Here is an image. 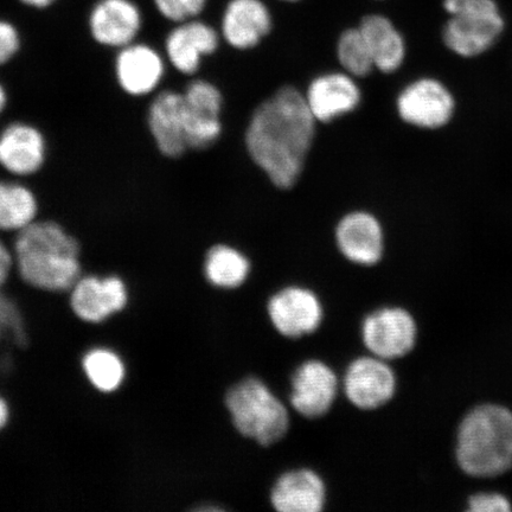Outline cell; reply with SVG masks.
<instances>
[{
    "instance_id": "6da1fadb",
    "label": "cell",
    "mask_w": 512,
    "mask_h": 512,
    "mask_svg": "<svg viewBox=\"0 0 512 512\" xmlns=\"http://www.w3.org/2000/svg\"><path fill=\"white\" fill-rule=\"evenodd\" d=\"M316 123L305 96L293 87L280 88L256 108L247 128V149L275 187L290 189L298 182Z\"/></svg>"
},
{
    "instance_id": "7a4b0ae2",
    "label": "cell",
    "mask_w": 512,
    "mask_h": 512,
    "mask_svg": "<svg viewBox=\"0 0 512 512\" xmlns=\"http://www.w3.org/2000/svg\"><path fill=\"white\" fill-rule=\"evenodd\" d=\"M15 262L25 283L60 292L81 278V246L59 222L37 220L17 233Z\"/></svg>"
},
{
    "instance_id": "3957f363",
    "label": "cell",
    "mask_w": 512,
    "mask_h": 512,
    "mask_svg": "<svg viewBox=\"0 0 512 512\" xmlns=\"http://www.w3.org/2000/svg\"><path fill=\"white\" fill-rule=\"evenodd\" d=\"M457 458L475 477H495L511 469L512 413L494 405L473 409L459 428Z\"/></svg>"
},
{
    "instance_id": "277c9868",
    "label": "cell",
    "mask_w": 512,
    "mask_h": 512,
    "mask_svg": "<svg viewBox=\"0 0 512 512\" xmlns=\"http://www.w3.org/2000/svg\"><path fill=\"white\" fill-rule=\"evenodd\" d=\"M224 403L235 430L260 446L279 443L290 430L285 403L258 377L249 376L233 384Z\"/></svg>"
},
{
    "instance_id": "5b68a950",
    "label": "cell",
    "mask_w": 512,
    "mask_h": 512,
    "mask_svg": "<svg viewBox=\"0 0 512 512\" xmlns=\"http://www.w3.org/2000/svg\"><path fill=\"white\" fill-rule=\"evenodd\" d=\"M448 19L443 40L452 53L477 57L494 48L504 31L496 0H444Z\"/></svg>"
},
{
    "instance_id": "8992f818",
    "label": "cell",
    "mask_w": 512,
    "mask_h": 512,
    "mask_svg": "<svg viewBox=\"0 0 512 512\" xmlns=\"http://www.w3.org/2000/svg\"><path fill=\"white\" fill-rule=\"evenodd\" d=\"M361 338L370 355L390 362L414 349L418 326L411 313L402 307L384 306L364 317Z\"/></svg>"
},
{
    "instance_id": "52a82bcc",
    "label": "cell",
    "mask_w": 512,
    "mask_h": 512,
    "mask_svg": "<svg viewBox=\"0 0 512 512\" xmlns=\"http://www.w3.org/2000/svg\"><path fill=\"white\" fill-rule=\"evenodd\" d=\"M345 398L361 411H376L393 400L398 379L388 361L373 355L355 358L344 371Z\"/></svg>"
},
{
    "instance_id": "ba28073f",
    "label": "cell",
    "mask_w": 512,
    "mask_h": 512,
    "mask_svg": "<svg viewBox=\"0 0 512 512\" xmlns=\"http://www.w3.org/2000/svg\"><path fill=\"white\" fill-rule=\"evenodd\" d=\"M267 316L280 336L298 339L315 334L322 326L324 306L310 288L286 286L268 299Z\"/></svg>"
},
{
    "instance_id": "9c48e42d",
    "label": "cell",
    "mask_w": 512,
    "mask_h": 512,
    "mask_svg": "<svg viewBox=\"0 0 512 512\" xmlns=\"http://www.w3.org/2000/svg\"><path fill=\"white\" fill-rule=\"evenodd\" d=\"M288 401L306 419L323 418L337 399L339 379L329 364L307 360L293 371Z\"/></svg>"
},
{
    "instance_id": "30bf717a",
    "label": "cell",
    "mask_w": 512,
    "mask_h": 512,
    "mask_svg": "<svg viewBox=\"0 0 512 512\" xmlns=\"http://www.w3.org/2000/svg\"><path fill=\"white\" fill-rule=\"evenodd\" d=\"M456 111V100L443 82L431 78L416 80L403 89L398 112L405 123L438 130L446 126Z\"/></svg>"
},
{
    "instance_id": "8fae6325",
    "label": "cell",
    "mask_w": 512,
    "mask_h": 512,
    "mask_svg": "<svg viewBox=\"0 0 512 512\" xmlns=\"http://www.w3.org/2000/svg\"><path fill=\"white\" fill-rule=\"evenodd\" d=\"M182 94L189 149H207L221 136L222 94L213 83L200 79L191 81Z\"/></svg>"
},
{
    "instance_id": "7c38bea8",
    "label": "cell",
    "mask_w": 512,
    "mask_h": 512,
    "mask_svg": "<svg viewBox=\"0 0 512 512\" xmlns=\"http://www.w3.org/2000/svg\"><path fill=\"white\" fill-rule=\"evenodd\" d=\"M44 133L27 121H14L0 132V168L17 178L37 175L46 165Z\"/></svg>"
},
{
    "instance_id": "4fadbf2b",
    "label": "cell",
    "mask_w": 512,
    "mask_h": 512,
    "mask_svg": "<svg viewBox=\"0 0 512 512\" xmlns=\"http://www.w3.org/2000/svg\"><path fill=\"white\" fill-rule=\"evenodd\" d=\"M166 64L155 48L132 43L119 49L114 62V76L121 92L132 98L155 94L164 80Z\"/></svg>"
},
{
    "instance_id": "5bb4252c",
    "label": "cell",
    "mask_w": 512,
    "mask_h": 512,
    "mask_svg": "<svg viewBox=\"0 0 512 512\" xmlns=\"http://www.w3.org/2000/svg\"><path fill=\"white\" fill-rule=\"evenodd\" d=\"M146 123L160 155L177 159L189 149L182 93L172 89L158 92L147 110Z\"/></svg>"
},
{
    "instance_id": "9a60e30c",
    "label": "cell",
    "mask_w": 512,
    "mask_h": 512,
    "mask_svg": "<svg viewBox=\"0 0 512 512\" xmlns=\"http://www.w3.org/2000/svg\"><path fill=\"white\" fill-rule=\"evenodd\" d=\"M336 243L345 259L358 266L379 264L384 252L381 223L366 211L344 216L336 228Z\"/></svg>"
},
{
    "instance_id": "2e32d148",
    "label": "cell",
    "mask_w": 512,
    "mask_h": 512,
    "mask_svg": "<svg viewBox=\"0 0 512 512\" xmlns=\"http://www.w3.org/2000/svg\"><path fill=\"white\" fill-rule=\"evenodd\" d=\"M220 37L210 25L198 21L179 23L166 38V59L178 73L191 76L198 72L204 57L219 48Z\"/></svg>"
},
{
    "instance_id": "e0dca14e",
    "label": "cell",
    "mask_w": 512,
    "mask_h": 512,
    "mask_svg": "<svg viewBox=\"0 0 512 512\" xmlns=\"http://www.w3.org/2000/svg\"><path fill=\"white\" fill-rule=\"evenodd\" d=\"M142 29V15L130 0H101L89 17V30L96 43L121 49L134 43Z\"/></svg>"
},
{
    "instance_id": "ac0fdd59",
    "label": "cell",
    "mask_w": 512,
    "mask_h": 512,
    "mask_svg": "<svg viewBox=\"0 0 512 512\" xmlns=\"http://www.w3.org/2000/svg\"><path fill=\"white\" fill-rule=\"evenodd\" d=\"M326 485L311 469L290 470L279 476L270 492V503L279 512H320L326 504Z\"/></svg>"
},
{
    "instance_id": "d6986e66",
    "label": "cell",
    "mask_w": 512,
    "mask_h": 512,
    "mask_svg": "<svg viewBox=\"0 0 512 512\" xmlns=\"http://www.w3.org/2000/svg\"><path fill=\"white\" fill-rule=\"evenodd\" d=\"M305 96L307 107L320 123H330L355 111L361 91L348 73H331L313 80Z\"/></svg>"
},
{
    "instance_id": "ffe728a7",
    "label": "cell",
    "mask_w": 512,
    "mask_h": 512,
    "mask_svg": "<svg viewBox=\"0 0 512 512\" xmlns=\"http://www.w3.org/2000/svg\"><path fill=\"white\" fill-rule=\"evenodd\" d=\"M270 9L262 0H230L222 17V36L235 49H252L270 34Z\"/></svg>"
},
{
    "instance_id": "44dd1931",
    "label": "cell",
    "mask_w": 512,
    "mask_h": 512,
    "mask_svg": "<svg viewBox=\"0 0 512 512\" xmlns=\"http://www.w3.org/2000/svg\"><path fill=\"white\" fill-rule=\"evenodd\" d=\"M126 303V286L118 277L80 278L73 287L70 299L76 316L89 323L102 322L113 313L123 310Z\"/></svg>"
},
{
    "instance_id": "7402d4cb",
    "label": "cell",
    "mask_w": 512,
    "mask_h": 512,
    "mask_svg": "<svg viewBox=\"0 0 512 512\" xmlns=\"http://www.w3.org/2000/svg\"><path fill=\"white\" fill-rule=\"evenodd\" d=\"M374 66L383 73H394L406 57V42L398 28L383 15H368L360 24Z\"/></svg>"
},
{
    "instance_id": "603a6c76",
    "label": "cell",
    "mask_w": 512,
    "mask_h": 512,
    "mask_svg": "<svg viewBox=\"0 0 512 512\" xmlns=\"http://www.w3.org/2000/svg\"><path fill=\"white\" fill-rule=\"evenodd\" d=\"M40 202L34 191L21 182L0 181V232H16L37 221Z\"/></svg>"
},
{
    "instance_id": "cb8c5ba5",
    "label": "cell",
    "mask_w": 512,
    "mask_h": 512,
    "mask_svg": "<svg viewBox=\"0 0 512 512\" xmlns=\"http://www.w3.org/2000/svg\"><path fill=\"white\" fill-rule=\"evenodd\" d=\"M252 265L247 256L227 245L211 247L204 260V275L210 285L236 290L246 283Z\"/></svg>"
},
{
    "instance_id": "d4e9b609",
    "label": "cell",
    "mask_w": 512,
    "mask_h": 512,
    "mask_svg": "<svg viewBox=\"0 0 512 512\" xmlns=\"http://www.w3.org/2000/svg\"><path fill=\"white\" fill-rule=\"evenodd\" d=\"M83 368L93 386L105 393L117 389L125 376L120 358L114 352L104 349L89 352L83 360Z\"/></svg>"
},
{
    "instance_id": "484cf974",
    "label": "cell",
    "mask_w": 512,
    "mask_h": 512,
    "mask_svg": "<svg viewBox=\"0 0 512 512\" xmlns=\"http://www.w3.org/2000/svg\"><path fill=\"white\" fill-rule=\"evenodd\" d=\"M337 57L345 72L356 78H364L375 68L360 28L345 30L338 38Z\"/></svg>"
},
{
    "instance_id": "4316f807",
    "label": "cell",
    "mask_w": 512,
    "mask_h": 512,
    "mask_svg": "<svg viewBox=\"0 0 512 512\" xmlns=\"http://www.w3.org/2000/svg\"><path fill=\"white\" fill-rule=\"evenodd\" d=\"M157 9L169 21L183 23L206 8L207 0H155Z\"/></svg>"
},
{
    "instance_id": "83f0119b",
    "label": "cell",
    "mask_w": 512,
    "mask_h": 512,
    "mask_svg": "<svg viewBox=\"0 0 512 512\" xmlns=\"http://www.w3.org/2000/svg\"><path fill=\"white\" fill-rule=\"evenodd\" d=\"M4 334H10L19 344L25 342L21 315L16 306L0 293V337Z\"/></svg>"
},
{
    "instance_id": "f1b7e54d",
    "label": "cell",
    "mask_w": 512,
    "mask_h": 512,
    "mask_svg": "<svg viewBox=\"0 0 512 512\" xmlns=\"http://www.w3.org/2000/svg\"><path fill=\"white\" fill-rule=\"evenodd\" d=\"M21 50V36L18 30L9 22L0 19V67L15 59Z\"/></svg>"
},
{
    "instance_id": "f546056e",
    "label": "cell",
    "mask_w": 512,
    "mask_h": 512,
    "mask_svg": "<svg viewBox=\"0 0 512 512\" xmlns=\"http://www.w3.org/2000/svg\"><path fill=\"white\" fill-rule=\"evenodd\" d=\"M469 505V510L473 512H507L511 510L508 499L496 494L472 496Z\"/></svg>"
},
{
    "instance_id": "4dcf8cb0",
    "label": "cell",
    "mask_w": 512,
    "mask_h": 512,
    "mask_svg": "<svg viewBox=\"0 0 512 512\" xmlns=\"http://www.w3.org/2000/svg\"><path fill=\"white\" fill-rule=\"evenodd\" d=\"M15 264V255L9 251L5 243L0 239V287L8 280L11 268Z\"/></svg>"
},
{
    "instance_id": "1f68e13d",
    "label": "cell",
    "mask_w": 512,
    "mask_h": 512,
    "mask_svg": "<svg viewBox=\"0 0 512 512\" xmlns=\"http://www.w3.org/2000/svg\"><path fill=\"white\" fill-rule=\"evenodd\" d=\"M9 105V93L6 91L5 86L0 82V115H2L6 107Z\"/></svg>"
},
{
    "instance_id": "d6a6232c",
    "label": "cell",
    "mask_w": 512,
    "mask_h": 512,
    "mask_svg": "<svg viewBox=\"0 0 512 512\" xmlns=\"http://www.w3.org/2000/svg\"><path fill=\"white\" fill-rule=\"evenodd\" d=\"M22 2L32 6V8L43 9L47 8L51 3H54L55 0H22Z\"/></svg>"
},
{
    "instance_id": "836d02e7",
    "label": "cell",
    "mask_w": 512,
    "mask_h": 512,
    "mask_svg": "<svg viewBox=\"0 0 512 512\" xmlns=\"http://www.w3.org/2000/svg\"><path fill=\"white\" fill-rule=\"evenodd\" d=\"M9 419V409L6 403L0 399V428L4 427Z\"/></svg>"
},
{
    "instance_id": "e575fe53",
    "label": "cell",
    "mask_w": 512,
    "mask_h": 512,
    "mask_svg": "<svg viewBox=\"0 0 512 512\" xmlns=\"http://www.w3.org/2000/svg\"><path fill=\"white\" fill-rule=\"evenodd\" d=\"M279 2H284V3H298V2H300V0H279Z\"/></svg>"
}]
</instances>
